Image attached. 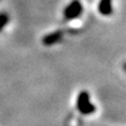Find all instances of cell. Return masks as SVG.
<instances>
[{"label":"cell","instance_id":"cell-6","mask_svg":"<svg viewBox=\"0 0 126 126\" xmlns=\"http://www.w3.org/2000/svg\"><path fill=\"white\" fill-rule=\"evenodd\" d=\"M123 69H124V71H126V64H124V66H123Z\"/></svg>","mask_w":126,"mask_h":126},{"label":"cell","instance_id":"cell-4","mask_svg":"<svg viewBox=\"0 0 126 126\" xmlns=\"http://www.w3.org/2000/svg\"><path fill=\"white\" fill-rule=\"evenodd\" d=\"M98 11L104 16H109L112 14V0H100L98 4Z\"/></svg>","mask_w":126,"mask_h":126},{"label":"cell","instance_id":"cell-1","mask_svg":"<svg viewBox=\"0 0 126 126\" xmlns=\"http://www.w3.org/2000/svg\"><path fill=\"white\" fill-rule=\"evenodd\" d=\"M77 108L83 115H89L95 111V106L90 102L89 94L87 91L83 90L79 94L77 100Z\"/></svg>","mask_w":126,"mask_h":126},{"label":"cell","instance_id":"cell-2","mask_svg":"<svg viewBox=\"0 0 126 126\" xmlns=\"http://www.w3.org/2000/svg\"><path fill=\"white\" fill-rule=\"evenodd\" d=\"M82 5L79 0H73V1L65 8L64 17L66 20H74L79 17L82 13Z\"/></svg>","mask_w":126,"mask_h":126},{"label":"cell","instance_id":"cell-3","mask_svg":"<svg viewBox=\"0 0 126 126\" xmlns=\"http://www.w3.org/2000/svg\"><path fill=\"white\" fill-rule=\"evenodd\" d=\"M63 36H64L63 31H55V32H52V33L46 35L42 39V43L45 46H53V45L59 43L63 39Z\"/></svg>","mask_w":126,"mask_h":126},{"label":"cell","instance_id":"cell-5","mask_svg":"<svg viewBox=\"0 0 126 126\" xmlns=\"http://www.w3.org/2000/svg\"><path fill=\"white\" fill-rule=\"evenodd\" d=\"M8 22H9V15L6 12L0 13V32L3 30V28L7 25Z\"/></svg>","mask_w":126,"mask_h":126}]
</instances>
